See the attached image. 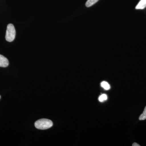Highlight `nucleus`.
<instances>
[{
    "label": "nucleus",
    "mask_w": 146,
    "mask_h": 146,
    "mask_svg": "<svg viewBox=\"0 0 146 146\" xmlns=\"http://www.w3.org/2000/svg\"><path fill=\"white\" fill-rule=\"evenodd\" d=\"M16 30L13 25L9 24L6 32L5 39L7 42H12L16 36Z\"/></svg>",
    "instance_id": "obj_2"
},
{
    "label": "nucleus",
    "mask_w": 146,
    "mask_h": 146,
    "mask_svg": "<svg viewBox=\"0 0 146 146\" xmlns=\"http://www.w3.org/2000/svg\"><path fill=\"white\" fill-rule=\"evenodd\" d=\"M108 97L106 94H102L99 97V100L100 102H104L107 100Z\"/></svg>",
    "instance_id": "obj_7"
},
{
    "label": "nucleus",
    "mask_w": 146,
    "mask_h": 146,
    "mask_svg": "<svg viewBox=\"0 0 146 146\" xmlns=\"http://www.w3.org/2000/svg\"><path fill=\"white\" fill-rule=\"evenodd\" d=\"M53 123L51 120L46 119H40L35 123L36 128L42 130L48 129L52 126Z\"/></svg>",
    "instance_id": "obj_1"
},
{
    "label": "nucleus",
    "mask_w": 146,
    "mask_h": 146,
    "mask_svg": "<svg viewBox=\"0 0 146 146\" xmlns=\"http://www.w3.org/2000/svg\"><path fill=\"white\" fill-rule=\"evenodd\" d=\"M9 62L7 58L0 54V67L6 68L8 66Z\"/></svg>",
    "instance_id": "obj_3"
},
{
    "label": "nucleus",
    "mask_w": 146,
    "mask_h": 146,
    "mask_svg": "<svg viewBox=\"0 0 146 146\" xmlns=\"http://www.w3.org/2000/svg\"><path fill=\"white\" fill-rule=\"evenodd\" d=\"M101 86L106 90H108L110 89V85L106 82L103 81L101 83Z\"/></svg>",
    "instance_id": "obj_6"
},
{
    "label": "nucleus",
    "mask_w": 146,
    "mask_h": 146,
    "mask_svg": "<svg viewBox=\"0 0 146 146\" xmlns=\"http://www.w3.org/2000/svg\"><path fill=\"white\" fill-rule=\"evenodd\" d=\"M132 146H140V145H138L137 143H134L132 144Z\"/></svg>",
    "instance_id": "obj_9"
},
{
    "label": "nucleus",
    "mask_w": 146,
    "mask_h": 146,
    "mask_svg": "<svg viewBox=\"0 0 146 146\" xmlns=\"http://www.w3.org/2000/svg\"><path fill=\"white\" fill-rule=\"evenodd\" d=\"M99 0H88L86 3V7H89L92 6L98 1Z\"/></svg>",
    "instance_id": "obj_5"
},
{
    "label": "nucleus",
    "mask_w": 146,
    "mask_h": 146,
    "mask_svg": "<svg viewBox=\"0 0 146 146\" xmlns=\"http://www.w3.org/2000/svg\"><path fill=\"white\" fill-rule=\"evenodd\" d=\"M146 7V0H141L136 7V9H143Z\"/></svg>",
    "instance_id": "obj_4"
},
{
    "label": "nucleus",
    "mask_w": 146,
    "mask_h": 146,
    "mask_svg": "<svg viewBox=\"0 0 146 146\" xmlns=\"http://www.w3.org/2000/svg\"><path fill=\"white\" fill-rule=\"evenodd\" d=\"M1 96H0V99H1Z\"/></svg>",
    "instance_id": "obj_10"
},
{
    "label": "nucleus",
    "mask_w": 146,
    "mask_h": 146,
    "mask_svg": "<svg viewBox=\"0 0 146 146\" xmlns=\"http://www.w3.org/2000/svg\"><path fill=\"white\" fill-rule=\"evenodd\" d=\"M139 119L141 121L146 119V106L145 107L143 112L139 117Z\"/></svg>",
    "instance_id": "obj_8"
}]
</instances>
